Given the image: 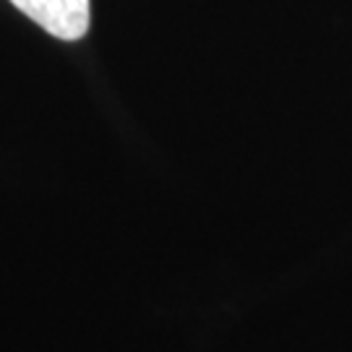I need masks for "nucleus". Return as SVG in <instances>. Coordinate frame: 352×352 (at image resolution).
Segmentation results:
<instances>
[{
    "label": "nucleus",
    "instance_id": "f257e3e1",
    "mask_svg": "<svg viewBox=\"0 0 352 352\" xmlns=\"http://www.w3.org/2000/svg\"><path fill=\"white\" fill-rule=\"evenodd\" d=\"M19 11L39 24L47 34L76 42L89 32V0H11Z\"/></svg>",
    "mask_w": 352,
    "mask_h": 352
}]
</instances>
